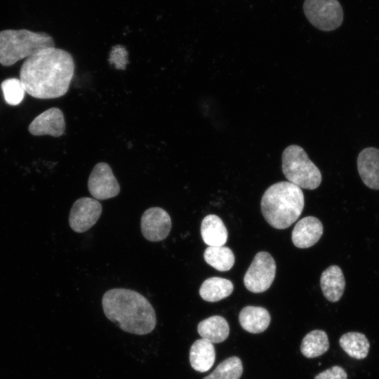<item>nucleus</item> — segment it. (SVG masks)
<instances>
[{
    "mask_svg": "<svg viewBox=\"0 0 379 379\" xmlns=\"http://www.w3.org/2000/svg\"><path fill=\"white\" fill-rule=\"evenodd\" d=\"M74 72L71 54L55 46L48 47L24 61L20 80L26 93L35 98H57L68 91Z\"/></svg>",
    "mask_w": 379,
    "mask_h": 379,
    "instance_id": "obj_1",
    "label": "nucleus"
},
{
    "mask_svg": "<svg viewBox=\"0 0 379 379\" xmlns=\"http://www.w3.org/2000/svg\"><path fill=\"white\" fill-rule=\"evenodd\" d=\"M106 317L124 331L145 335L156 326L155 311L150 302L140 293L126 288L107 291L102 299Z\"/></svg>",
    "mask_w": 379,
    "mask_h": 379,
    "instance_id": "obj_2",
    "label": "nucleus"
},
{
    "mask_svg": "<svg viewBox=\"0 0 379 379\" xmlns=\"http://www.w3.org/2000/svg\"><path fill=\"white\" fill-rule=\"evenodd\" d=\"M260 207L264 218L272 227L286 229L301 215L304 194L300 187L288 181L278 182L264 192Z\"/></svg>",
    "mask_w": 379,
    "mask_h": 379,
    "instance_id": "obj_3",
    "label": "nucleus"
},
{
    "mask_svg": "<svg viewBox=\"0 0 379 379\" xmlns=\"http://www.w3.org/2000/svg\"><path fill=\"white\" fill-rule=\"evenodd\" d=\"M54 46L53 38L44 32L27 29L3 30L0 32V64L11 66L41 49Z\"/></svg>",
    "mask_w": 379,
    "mask_h": 379,
    "instance_id": "obj_4",
    "label": "nucleus"
},
{
    "mask_svg": "<svg viewBox=\"0 0 379 379\" xmlns=\"http://www.w3.org/2000/svg\"><path fill=\"white\" fill-rule=\"evenodd\" d=\"M282 171L288 182L307 190L317 188L321 182L318 167L299 145L287 147L281 156Z\"/></svg>",
    "mask_w": 379,
    "mask_h": 379,
    "instance_id": "obj_5",
    "label": "nucleus"
},
{
    "mask_svg": "<svg viewBox=\"0 0 379 379\" xmlns=\"http://www.w3.org/2000/svg\"><path fill=\"white\" fill-rule=\"evenodd\" d=\"M303 11L309 22L321 31H333L343 20V11L338 0H305Z\"/></svg>",
    "mask_w": 379,
    "mask_h": 379,
    "instance_id": "obj_6",
    "label": "nucleus"
},
{
    "mask_svg": "<svg viewBox=\"0 0 379 379\" xmlns=\"http://www.w3.org/2000/svg\"><path fill=\"white\" fill-rule=\"evenodd\" d=\"M276 274V264L272 256L265 251L254 257L244 277L246 288L253 293H262L272 285Z\"/></svg>",
    "mask_w": 379,
    "mask_h": 379,
    "instance_id": "obj_7",
    "label": "nucleus"
},
{
    "mask_svg": "<svg viewBox=\"0 0 379 379\" xmlns=\"http://www.w3.org/2000/svg\"><path fill=\"white\" fill-rule=\"evenodd\" d=\"M88 188L97 200L114 197L120 192V186L112 168L105 162L98 163L93 168L88 178Z\"/></svg>",
    "mask_w": 379,
    "mask_h": 379,
    "instance_id": "obj_8",
    "label": "nucleus"
},
{
    "mask_svg": "<svg viewBox=\"0 0 379 379\" xmlns=\"http://www.w3.org/2000/svg\"><path fill=\"white\" fill-rule=\"evenodd\" d=\"M101 213L102 206L97 199L90 197L78 199L70 210L69 226L76 232H84L96 223Z\"/></svg>",
    "mask_w": 379,
    "mask_h": 379,
    "instance_id": "obj_9",
    "label": "nucleus"
},
{
    "mask_svg": "<svg viewBox=\"0 0 379 379\" xmlns=\"http://www.w3.org/2000/svg\"><path fill=\"white\" fill-rule=\"evenodd\" d=\"M141 232L143 237L150 241H159L166 239L171 229V219L161 208L152 207L147 209L141 217Z\"/></svg>",
    "mask_w": 379,
    "mask_h": 379,
    "instance_id": "obj_10",
    "label": "nucleus"
},
{
    "mask_svg": "<svg viewBox=\"0 0 379 379\" xmlns=\"http://www.w3.org/2000/svg\"><path fill=\"white\" fill-rule=\"evenodd\" d=\"M65 130V121L62 112L52 107L38 115L29 125L28 131L34 135H49L59 137Z\"/></svg>",
    "mask_w": 379,
    "mask_h": 379,
    "instance_id": "obj_11",
    "label": "nucleus"
},
{
    "mask_svg": "<svg viewBox=\"0 0 379 379\" xmlns=\"http://www.w3.org/2000/svg\"><path fill=\"white\" fill-rule=\"evenodd\" d=\"M323 230V225L318 218L305 217L295 224L292 231V241L300 248L311 247L320 239Z\"/></svg>",
    "mask_w": 379,
    "mask_h": 379,
    "instance_id": "obj_12",
    "label": "nucleus"
},
{
    "mask_svg": "<svg viewBox=\"0 0 379 379\" xmlns=\"http://www.w3.org/2000/svg\"><path fill=\"white\" fill-rule=\"evenodd\" d=\"M357 168L363 182L371 189L379 190V149H363L357 158Z\"/></svg>",
    "mask_w": 379,
    "mask_h": 379,
    "instance_id": "obj_13",
    "label": "nucleus"
},
{
    "mask_svg": "<svg viewBox=\"0 0 379 379\" xmlns=\"http://www.w3.org/2000/svg\"><path fill=\"white\" fill-rule=\"evenodd\" d=\"M320 286L324 297L331 302H337L342 297L345 281L342 270L337 265L326 269L320 278Z\"/></svg>",
    "mask_w": 379,
    "mask_h": 379,
    "instance_id": "obj_14",
    "label": "nucleus"
},
{
    "mask_svg": "<svg viewBox=\"0 0 379 379\" xmlns=\"http://www.w3.org/2000/svg\"><path fill=\"white\" fill-rule=\"evenodd\" d=\"M215 359L213 344L204 338L197 340L190 350L191 366L197 371L204 373L211 369Z\"/></svg>",
    "mask_w": 379,
    "mask_h": 379,
    "instance_id": "obj_15",
    "label": "nucleus"
},
{
    "mask_svg": "<svg viewBox=\"0 0 379 379\" xmlns=\"http://www.w3.org/2000/svg\"><path fill=\"white\" fill-rule=\"evenodd\" d=\"M239 320L245 331L251 333H260L267 328L271 317L264 307L246 306L241 310Z\"/></svg>",
    "mask_w": 379,
    "mask_h": 379,
    "instance_id": "obj_16",
    "label": "nucleus"
},
{
    "mask_svg": "<svg viewBox=\"0 0 379 379\" xmlns=\"http://www.w3.org/2000/svg\"><path fill=\"white\" fill-rule=\"evenodd\" d=\"M203 241L208 246H221L227 242V230L222 220L217 215H206L201 224Z\"/></svg>",
    "mask_w": 379,
    "mask_h": 379,
    "instance_id": "obj_17",
    "label": "nucleus"
},
{
    "mask_svg": "<svg viewBox=\"0 0 379 379\" xmlns=\"http://www.w3.org/2000/svg\"><path fill=\"white\" fill-rule=\"evenodd\" d=\"M197 331L201 338L213 344L220 343L227 338L230 327L224 317L215 315L200 321L197 326Z\"/></svg>",
    "mask_w": 379,
    "mask_h": 379,
    "instance_id": "obj_18",
    "label": "nucleus"
},
{
    "mask_svg": "<svg viewBox=\"0 0 379 379\" xmlns=\"http://www.w3.org/2000/svg\"><path fill=\"white\" fill-rule=\"evenodd\" d=\"M234 286L230 280L220 277L206 279L199 288L201 298L208 302H217L228 297L233 291Z\"/></svg>",
    "mask_w": 379,
    "mask_h": 379,
    "instance_id": "obj_19",
    "label": "nucleus"
},
{
    "mask_svg": "<svg viewBox=\"0 0 379 379\" xmlns=\"http://www.w3.org/2000/svg\"><path fill=\"white\" fill-rule=\"evenodd\" d=\"M339 343L350 357L357 359L366 358L370 347V343L366 335L359 332L345 333L340 337Z\"/></svg>",
    "mask_w": 379,
    "mask_h": 379,
    "instance_id": "obj_20",
    "label": "nucleus"
},
{
    "mask_svg": "<svg viewBox=\"0 0 379 379\" xmlns=\"http://www.w3.org/2000/svg\"><path fill=\"white\" fill-rule=\"evenodd\" d=\"M329 348L326 333L322 330H314L302 339L300 351L307 358H314L324 354Z\"/></svg>",
    "mask_w": 379,
    "mask_h": 379,
    "instance_id": "obj_21",
    "label": "nucleus"
},
{
    "mask_svg": "<svg viewBox=\"0 0 379 379\" xmlns=\"http://www.w3.org/2000/svg\"><path fill=\"white\" fill-rule=\"evenodd\" d=\"M205 261L220 272L230 270L234 264V255L232 250L225 246H208L204 253Z\"/></svg>",
    "mask_w": 379,
    "mask_h": 379,
    "instance_id": "obj_22",
    "label": "nucleus"
},
{
    "mask_svg": "<svg viewBox=\"0 0 379 379\" xmlns=\"http://www.w3.org/2000/svg\"><path fill=\"white\" fill-rule=\"evenodd\" d=\"M243 372L241 359L231 357L222 361L212 373L203 379H239Z\"/></svg>",
    "mask_w": 379,
    "mask_h": 379,
    "instance_id": "obj_23",
    "label": "nucleus"
},
{
    "mask_svg": "<svg viewBox=\"0 0 379 379\" xmlns=\"http://www.w3.org/2000/svg\"><path fill=\"white\" fill-rule=\"evenodd\" d=\"M4 100L10 105H18L23 100L26 93L21 81L16 78H9L1 84Z\"/></svg>",
    "mask_w": 379,
    "mask_h": 379,
    "instance_id": "obj_24",
    "label": "nucleus"
},
{
    "mask_svg": "<svg viewBox=\"0 0 379 379\" xmlns=\"http://www.w3.org/2000/svg\"><path fill=\"white\" fill-rule=\"evenodd\" d=\"M109 62L116 68L124 69L128 62L127 52L123 47L114 48L111 52Z\"/></svg>",
    "mask_w": 379,
    "mask_h": 379,
    "instance_id": "obj_25",
    "label": "nucleus"
},
{
    "mask_svg": "<svg viewBox=\"0 0 379 379\" xmlns=\"http://www.w3.org/2000/svg\"><path fill=\"white\" fill-rule=\"evenodd\" d=\"M314 379H347V374L343 368L334 366L319 373Z\"/></svg>",
    "mask_w": 379,
    "mask_h": 379,
    "instance_id": "obj_26",
    "label": "nucleus"
}]
</instances>
